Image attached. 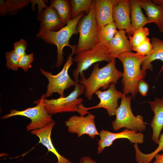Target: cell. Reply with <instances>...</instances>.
I'll return each instance as SVG.
<instances>
[{"mask_svg":"<svg viewBox=\"0 0 163 163\" xmlns=\"http://www.w3.org/2000/svg\"><path fill=\"white\" fill-rule=\"evenodd\" d=\"M80 75L81 79L78 82L85 86V97L91 100L94 94L101 88L102 90L107 89L111 83H117L122 77L123 73L117 68L116 59H113L101 68H99L98 63H95L87 78L85 77L84 73Z\"/></svg>","mask_w":163,"mask_h":163,"instance_id":"cell-1","label":"cell"},{"mask_svg":"<svg viewBox=\"0 0 163 163\" xmlns=\"http://www.w3.org/2000/svg\"><path fill=\"white\" fill-rule=\"evenodd\" d=\"M145 56L129 52L123 53L117 57L123 66L121 80L123 93L126 95L130 94L133 98L135 97L138 92L137 85L139 81L143 79L146 73L141 69V65Z\"/></svg>","mask_w":163,"mask_h":163,"instance_id":"cell-2","label":"cell"},{"mask_svg":"<svg viewBox=\"0 0 163 163\" xmlns=\"http://www.w3.org/2000/svg\"><path fill=\"white\" fill-rule=\"evenodd\" d=\"M84 12L80 14L76 17L71 19L66 25L56 31L47 30L38 32L37 37L39 38L47 44H53L57 47V60L56 67L59 68L63 63V49L66 46H69L72 49L71 54H75L77 45L72 46L69 44V40L73 34L78 33L77 25L78 22L84 15Z\"/></svg>","mask_w":163,"mask_h":163,"instance_id":"cell-3","label":"cell"},{"mask_svg":"<svg viewBox=\"0 0 163 163\" xmlns=\"http://www.w3.org/2000/svg\"><path fill=\"white\" fill-rule=\"evenodd\" d=\"M85 86L77 82L73 91L66 97L50 99L43 98L44 107L51 115L66 112H78L81 116L90 113L85 110L82 104L83 99L79 97L85 92Z\"/></svg>","mask_w":163,"mask_h":163,"instance_id":"cell-4","label":"cell"},{"mask_svg":"<svg viewBox=\"0 0 163 163\" xmlns=\"http://www.w3.org/2000/svg\"><path fill=\"white\" fill-rule=\"evenodd\" d=\"M132 97L123 94L121 98L120 106L117 109L115 120L112 123L113 129L115 131L123 128L140 132L145 130L146 125L141 115L135 116L131 107Z\"/></svg>","mask_w":163,"mask_h":163,"instance_id":"cell-5","label":"cell"},{"mask_svg":"<svg viewBox=\"0 0 163 163\" xmlns=\"http://www.w3.org/2000/svg\"><path fill=\"white\" fill-rule=\"evenodd\" d=\"M44 97V94H43L40 99L34 101V103L37 105L34 107L22 110L11 109L9 113L2 116L1 118L4 120L17 116L25 117L31 120L26 126L27 131L42 128L54 121L52 115L49 114L44 107L43 100Z\"/></svg>","mask_w":163,"mask_h":163,"instance_id":"cell-6","label":"cell"},{"mask_svg":"<svg viewBox=\"0 0 163 163\" xmlns=\"http://www.w3.org/2000/svg\"><path fill=\"white\" fill-rule=\"evenodd\" d=\"M77 30L79 37L76 54L93 48L97 43L98 28L94 2L89 13L82 18L78 22Z\"/></svg>","mask_w":163,"mask_h":163,"instance_id":"cell-7","label":"cell"},{"mask_svg":"<svg viewBox=\"0 0 163 163\" xmlns=\"http://www.w3.org/2000/svg\"><path fill=\"white\" fill-rule=\"evenodd\" d=\"M72 56L71 54L69 55L62 69L56 75H53L51 72L40 69L41 74L48 80L45 98L50 97L54 93L59 94L60 97H64L65 91L76 85L77 82L72 80L68 74L69 69L73 63Z\"/></svg>","mask_w":163,"mask_h":163,"instance_id":"cell-8","label":"cell"},{"mask_svg":"<svg viewBox=\"0 0 163 163\" xmlns=\"http://www.w3.org/2000/svg\"><path fill=\"white\" fill-rule=\"evenodd\" d=\"M106 48L97 43L93 48L76 54L73 59V61L77 63L76 68L73 72L75 81L78 82L79 75L84 73L94 64L103 61L109 62L111 60L107 55Z\"/></svg>","mask_w":163,"mask_h":163,"instance_id":"cell-9","label":"cell"},{"mask_svg":"<svg viewBox=\"0 0 163 163\" xmlns=\"http://www.w3.org/2000/svg\"><path fill=\"white\" fill-rule=\"evenodd\" d=\"M95 116L89 113L85 116L74 115L65 121L69 133H76L78 137L85 134L91 138L99 135L95 123Z\"/></svg>","mask_w":163,"mask_h":163,"instance_id":"cell-10","label":"cell"},{"mask_svg":"<svg viewBox=\"0 0 163 163\" xmlns=\"http://www.w3.org/2000/svg\"><path fill=\"white\" fill-rule=\"evenodd\" d=\"M125 129L120 132L113 133L102 129L99 132L100 139L98 142L97 153L102 152L105 148L110 146L115 140L126 139L134 144H142L144 142V135L141 132Z\"/></svg>","mask_w":163,"mask_h":163,"instance_id":"cell-11","label":"cell"},{"mask_svg":"<svg viewBox=\"0 0 163 163\" xmlns=\"http://www.w3.org/2000/svg\"><path fill=\"white\" fill-rule=\"evenodd\" d=\"M100 99V102L96 105L89 107H85L88 111L94 109L104 108L106 110L109 116L115 115L118 107V100L121 98L123 93L118 91L115 84L111 83L106 90L101 91L98 90L94 94Z\"/></svg>","mask_w":163,"mask_h":163,"instance_id":"cell-12","label":"cell"},{"mask_svg":"<svg viewBox=\"0 0 163 163\" xmlns=\"http://www.w3.org/2000/svg\"><path fill=\"white\" fill-rule=\"evenodd\" d=\"M130 0H115L113 11V18L117 28L124 30L129 36L132 35L130 18Z\"/></svg>","mask_w":163,"mask_h":163,"instance_id":"cell-13","label":"cell"},{"mask_svg":"<svg viewBox=\"0 0 163 163\" xmlns=\"http://www.w3.org/2000/svg\"><path fill=\"white\" fill-rule=\"evenodd\" d=\"M37 19L40 22L38 32L56 31L64 25L56 10L50 5L38 13Z\"/></svg>","mask_w":163,"mask_h":163,"instance_id":"cell-14","label":"cell"},{"mask_svg":"<svg viewBox=\"0 0 163 163\" xmlns=\"http://www.w3.org/2000/svg\"><path fill=\"white\" fill-rule=\"evenodd\" d=\"M125 34L124 30H117L107 46V55L111 60L117 58L123 53L132 52V48Z\"/></svg>","mask_w":163,"mask_h":163,"instance_id":"cell-15","label":"cell"},{"mask_svg":"<svg viewBox=\"0 0 163 163\" xmlns=\"http://www.w3.org/2000/svg\"><path fill=\"white\" fill-rule=\"evenodd\" d=\"M55 124L54 121L42 128L32 130L30 133L38 137L39 139L38 143L42 144L47 148L48 152H51L56 155L57 159V163H73L61 155L56 150L53 144L51 135Z\"/></svg>","mask_w":163,"mask_h":163,"instance_id":"cell-16","label":"cell"},{"mask_svg":"<svg viewBox=\"0 0 163 163\" xmlns=\"http://www.w3.org/2000/svg\"><path fill=\"white\" fill-rule=\"evenodd\" d=\"M115 0H95L94 13L98 29L113 21V11Z\"/></svg>","mask_w":163,"mask_h":163,"instance_id":"cell-17","label":"cell"},{"mask_svg":"<svg viewBox=\"0 0 163 163\" xmlns=\"http://www.w3.org/2000/svg\"><path fill=\"white\" fill-rule=\"evenodd\" d=\"M147 102L154 114L150 124L152 129L151 139L158 145L160 133L163 128V98H156L154 101Z\"/></svg>","mask_w":163,"mask_h":163,"instance_id":"cell-18","label":"cell"},{"mask_svg":"<svg viewBox=\"0 0 163 163\" xmlns=\"http://www.w3.org/2000/svg\"><path fill=\"white\" fill-rule=\"evenodd\" d=\"M137 1L145 11L149 23H155L160 32H163V7L155 4L152 0Z\"/></svg>","mask_w":163,"mask_h":163,"instance_id":"cell-19","label":"cell"},{"mask_svg":"<svg viewBox=\"0 0 163 163\" xmlns=\"http://www.w3.org/2000/svg\"><path fill=\"white\" fill-rule=\"evenodd\" d=\"M153 50L152 53L145 56L141 65V69L146 73L147 70L152 71L153 66L151 63L156 60H160L163 62V40L158 37H152L151 41Z\"/></svg>","mask_w":163,"mask_h":163,"instance_id":"cell-20","label":"cell"},{"mask_svg":"<svg viewBox=\"0 0 163 163\" xmlns=\"http://www.w3.org/2000/svg\"><path fill=\"white\" fill-rule=\"evenodd\" d=\"M130 7L133 35L134 31L139 28L144 27L146 24L149 22L147 17L142 13V8L137 0H130Z\"/></svg>","mask_w":163,"mask_h":163,"instance_id":"cell-21","label":"cell"},{"mask_svg":"<svg viewBox=\"0 0 163 163\" xmlns=\"http://www.w3.org/2000/svg\"><path fill=\"white\" fill-rule=\"evenodd\" d=\"M50 5L56 11L65 25L72 19L71 7L69 1L52 0Z\"/></svg>","mask_w":163,"mask_h":163,"instance_id":"cell-22","label":"cell"},{"mask_svg":"<svg viewBox=\"0 0 163 163\" xmlns=\"http://www.w3.org/2000/svg\"><path fill=\"white\" fill-rule=\"evenodd\" d=\"M117 30L116 25L113 21L98 29L97 43H99L107 47Z\"/></svg>","mask_w":163,"mask_h":163,"instance_id":"cell-23","label":"cell"},{"mask_svg":"<svg viewBox=\"0 0 163 163\" xmlns=\"http://www.w3.org/2000/svg\"><path fill=\"white\" fill-rule=\"evenodd\" d=\"M70 3L72 19L74 18L82 13L85 12L87 14L90 12L94 0H70Z\"/></svg>","mask_w":163,"mask_h":163,"instance_id":"cell-24","label":"cell"},{"mask_svg":"<svg viewBox=\"0 0 163 163\" xmlns=\"http://www.w3.org/2000/svg\"><path fill=\"white\" fill-rule=\"evenodd\" d=\"M163 149V133L160 135L159 143L157 148L149 154H144L140 150L136 152V158L138 163H150L155 155Z\"/></svg>","mask_w":163,"mask_h":163,"instance_id":"cell-25","label":"cell"},{"mask_svg":"<svg viewBox=\"0 0 163 163\" xmlns=\"http://www.w3.org/2000/svg\"><path fill=\"white\" fill-rule=\"evenodd\" d=\"M149 34L148 28L146 27H143L134 31L132 36H129V40L132 49L144 41Z\"/></svg>","mask_w":163,"mask_h":163,"instance_id":"cell-26","label":"cell"},{"mask_svg":"<svg viewBox=\"0 0 163 163\" xmlns=\"http://www.w3.org/2000/svg\"><path fill=\"white\" fill-rule=\"evenodd\" d=\"M6 2L8 10V15L16 14L18 10L27 6L30 0H7Z\"/></svg>","mask_w":163,"mask_h":163,"instance_id":"cell-27","label":"cell"},{"mask_svg":"<svg viewBox=\"0 0 163 163\" xmlns=\"http://www.w3.org/2000/svg\"><path fill=\"white\" fill-rule=\"evenodd\" d=\"M6 66L9 69L17 71L19 67L20 56L16 54L13 50L10 52H5Z\"/></svg>","mask_w":163,"mask_h":163,"instance_id":"cell-28","label":"cell"},{"mask_svg":"<svg viewBox=\"0 0 163 163\" xmlns=\"http://www.w3.org/2000/svg\"><path fill=\"white\" fill-rule=\"evenodd\" d=\"M133 50L136 52L139 55L146 56L152 53L153 51L152 45L148 38L138 46L132 48Z\"/></svg>","mask_w":163,"mask_h":163,"instance_id":"cell-29","label":"cell"},{"mask_svg":"<svg viewBox=\"0 0 163 163\" xmlns=\"http://www.w3.org/2000/svg\"><path fill=\"white\" fill-rule=\"evenodd\" d=\"M34 59V53L30 54L26 53L20 57L19 61V67L25 72H27L32 67L31 63Z\"/></svg>","mask_w":163,"mask_h":163,"instance_id":"cell-30","label":"cell"},{"mask_svg":"<svg viewBox=\"0 0 163 163\" xmlns=\"http://www.w3.org/2000/svg\"><path fill=\"white\" fill-rule=\"evenodd\" d=\"M14 52L17 55L21 56L26 53L27 43L26 40L21 39L19 41L13 44Z\"/></svg>","mask_w":163,"mask_h":163,"instance_id":"cell-31","label":"cell"},{"mask_svg":"<svg viewBox=\"0 0 163 163\" xmlns=\"http://www.w3.org/2000/svg\"><path fill=\"white\" fill-rule=\"evenodd\" d=\"M148 84L143 79H140L137 85V90L143 96H146L149 89Z\"/></svg>","mask_w":163,"mask_h":163,"instance_id":"cell-32","label":"cell"},{"mask_svg":"<svg viewBox=\"0 0 163 163\" xmlns=\"http://www.w3.org/2000/svg\"><path fill=\"white\" fill-rule=\"evenodd\" d=\"M8 13L7 5L6 1L3 0L0 1V15L4 16Z\"/></svg>","mask_w":163,"mask_h":163,"instance_id":"cell-33","label":"cell"},{"mask_svg":"<svg viewBox=\"0 0 163 163\" xmlns=\"http://www.w3.org/2000/svg\"><path fill=\"white\" fill-rule=\"evenodd\" d=\"M79 163H97L94 161L90 156H84L82 158Z\"/></svg>","mask_w":163,"mask_h":163,"instance_id":"cell-34","label":"cell"},{"mask_svg":"<svg viewBox=\"0 0 163 163\" xmlns=\"http://www.w3.org/2000/svg\"><path fill=\"white\" fill-rule=\"evenodd\" d=\"M155 160L153 163H163V153L157 154L155 157Z\"/></svg>","mask_w":163,"mask_h":163,"instance_id":"cell-35","label":"cell"},{"mask_svg":"<svg viewBox=\"0 0 163 163\" xmlns=\"http://www.w3.org/2000/svg\"><path fill=\"white\" fill-rule=\"evenodd\" d=\"M152 1L156 5L163 7V0H152Z\"/></svg>","mask_w":163,"mask_h":163,"instance_id":"cell-36","label":"cell"},{"mask_svg":"<svg viewBox=\"0 0 163 163\" xmlns=\"http://www.w3.org/2000/svg\"><path fill=\"white\" fill-rule=\"evenodd\" d=\"M161 70H162V72H163V65L162 67Z\"/></svg>","mask_w":163,"mask_h":163,"instance_id":"cell-37","label":"cell"},{"mask_svg":"<svg viewBox=\"0 0 163 163\" xmlns=\"http://www.w3.org/2000/svg\"><path fill=\"white\" fill-rule=\"evenodd\" d=\"M162 151L163 152V150H162Z\"/></svg>","mask_w":163,"mask_h":163,"instance_id":"cell-38","label":"cell"},{"mask_svg":"<svg viewBox=\"0 0 163 163\" xmlns=\"http://www.w3.org/2000/svg\"></svg>","mask_w":163,"mask_h":163,"instance_id":"cell-39","label":"cell"}]
</instances>
